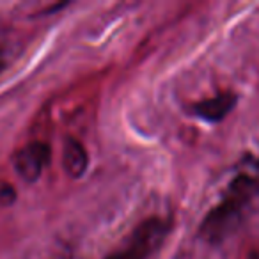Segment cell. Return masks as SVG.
Listing matches in <instances>:
<instances>
[{
  "label": "cell",
  "mask_w": 259,
  "mask_h": 259,
  "mask_svg": "<svg viewBox=\"0 0 259 259\" xmlns=\"http://www.w3.org/2000/svg\"><path fill=\"white\" fill-rule=\"evenodd\" d=\"M52 160V148L47 142L34 141L16 151L13 158L15 170L23 181L34 183L43 176L45 169Z\"/></svg>",
  "instance_id": "cell-2"
},
{
  "label": "cell",
  "mask_w": 259,
  "mask_h": 259,
  "mask_svg": "<svg viewBox=\"0 0 259 259\" xmlns=\"http://www.w3.org/2000/svg\"><path fill=\"white\" fill-rule=\"evenodd\" d=\"M62 165L69 178H82L89 167V155L83 144L76 139H68L62 149Z\"/></svg>",
  "instance_id": "cell-4"
},
{
  "label": "cell",
  "mask_w": 259,
  "mask_h": 259,
  "mask_svg": "<svg viewBox=\"0 0 259 259\" xmlns=\"http://www.w3.org/2000/svg\"><path fill=\"white\" fill-rule=\"evenodd\" d=\"M238 96L233 91H222L211 98L201 100L192 107V114L208 122H219L236 107Z\"/></svg>",
  "instance_id": "cell-3"
},
{
  "label": "cell",
  "mask_w": 259,
  "mask_h": 259,
  "mask_svg": "<svg viewBox=\"0 0 259 259\" xmlns=\"http://www.w3.org/2000/svg\"><path fill=\"white\" fill-rule=\"evenodd\" d=\"M4 66H6V57H4V52H2V48H0V73H2Z\"/></svg>",
  "instance_id": "cell-5"
},
{
  "label": "cell",
  "mask_w": 259,
  "mask_h": 259,
  "mask_svg": "<svg viewBox=\"0 0 259 259\" xmlns=\"http://www.w3.org/2000/svg\"><path fill=\"white\" fill-rule=\"evenodd\" d=\"M248 259H259V254H250V257Z\"/></svg>",
  "instance_id": "cell-6"
},
{
  "label": "cell",
  "mask_w": 259,
  "mask_h": 259,
  "mask_svg": "<svg viewBox=\"0 0 259 259\" xmlns=\"http://www.w3.org/2000/svg\"><path fill=\"white\" fill-rule=\"evenodd\" d=\"M259 192V167L245 169L231 181L224 199L209 211L202 222L201 234L209 241L224 240L243 217V211Z\"/></svg>",
  "instance_id": "cell-1"
}]
</instances>
